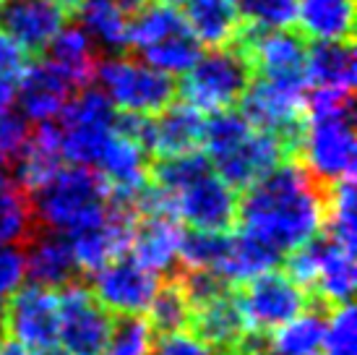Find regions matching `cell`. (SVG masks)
<instances>
[{"instance_id": "7a4b0ae2", "label": "cell", "mask_w": 357, "mask_h": 355, "mask_svg": "<svg viewBox=\"0 0 357 355\" xmlns=\"http://www.w3.org/2000/svg\"><path fill=\"white\" fill-rule=\"evenodd\" d=\"M298 149L303 152L300 165L324 188L352 180L357 165L352 94L310 89Z\"/></svg>"}, {"instance_id": "44dd1931", "label": "cell", "mask_w": 357, "mask_h": 355, "mask_svg": "<svg viewBox=\"0 0 357 355\" xmlns=\"http://www.w3.org/2000/svg\"><path fill=\"white\" fill-rule=\"evenodd\" d=\"M183 227L178 219L162 217V215H144L133 225L130 236V256L136 259L151 275H169L180 261V243H183Z\"/></svg>"}, {"instance_id": "cb8c5ba5", "label": "cell", "mask_w": 357, "mask_h": 355, "mask_svg": "<svg viewBox=\"0 0 357 355\" xmlns=\"http://www.w3.org/2000/svg\"><path fill=\"white\" fill-rule=\"evenodd\" d=\"M279 261H282V256L274 248L264 246L261 240L238 230V233H227V238H225V248H222V256H219L214 275L227 287L245 285L250 280L277 269Z\"/></svg>"}, {"instance_id": "52a82bcc", "label": "cell", "mask_w": 357, "mask_h": 355, "mask_svg": "<svg viewBox=\"0 0 357 355\" xmlns=\"http://www.w3.org/2000/svg\"><path fill=\"white\" fill-rule=\"evenodd\" d=\"M253 81L248 58L240 48H214L201 52L193 68L180 79V97L201 115H217L240 105Z\"/></svg>"}, {"instance_id": "ba28073f", "label": "cell", "mask_w": 357, "mask_h": 355, "mask_svg": "<svg viewBox=\"0 0 357 355\" xmlns=\"http://www.w3.org/2000/svg\"><path fill=\"white\" fill-rule=\"evenodd\" d=\"M60 154L70 165L94 168L118 131V113L100 89H79L58 118Z\"/></svg>"}, {"instance_id": "7dc6e473", "label": "cell", "mask_w": 357, "mask_h": 355, "mask_svg": "<svg viewBox=\"0 0 357 355\" xmlns=\"http://www.w3.org/2000/svg\"><path fill=\"white\" fill-rule=\"evenodd\" d=\"M159 3H169V6H178V3H183V0H159Z\"/></svg>"}, {"instance_id": "e575fe53", "label": "cell", "mask_w": 357, "mask_h": 355, "mask_svg": "<svg viewBox=\"0 0 357 355\" xmlns=\"http://www.w3.org/2000/svg\"><path fill=\"white\" fill-rule=\"evenodd\" d=\"M243 29L253 31H284L298 21L295 0H238Z\"/></svg>"}, {"instance_id": "9c48e42d", "label": "cell", "mask_w": 357, "mask_h": 355, "mask_svg": "<svg viewBox=\"0 0 357 355\" xmlns=\"http://www.w3.org/2000/svg\"><path fill=\"white\" fill-rule=\"evenodd\" d=\"M235 300L250 337L268 335L307 308V293L279 269L240 285Z\"/></svg>"}, {"instance_id": "9a60e30c", "label": "cell", "mask_w": 357, "mask_h": 355, "mask_svg": "<svg viewBox=\"0 0 357 355\" xmlns=\"http://www.w3.org/2000/svg\"><path fill=\"white\" fill-rule=\"evenodd\" d=\"M91 170H97L102 180L107 183L112 201L130 204L133 209L151 183L149 152L126 131H120V126L115 136L109 138L107 149L102 152L100 162Z\"/></svg>"}, {"instance_id": "8fae6325", "label": "cell", "mask_w": 357, "mask_h": 355, "mask_svg": "<svg viewBox=\"0 0 357 355\" xmlns=\"http://www.w3.org/2000/svg\"><path fill=\"white\" fill-rule=\"evenodd\" d=\"M112 314L100 306L79 280L58 290V342L70 355H102L107 345Z\"/></svg>"}, {"instance_id": "7402d4cb", "label": "cell", "mask_w": 357, "mask_h": 355, "mask_svg": "<svg viewBox=\"0 0 357 355\" xmlns=\"http://www.w3.org/2000/svg\"><path fill=\"white\" fill-rule=\"evenodd\" d=\"M24 264H26V280H31V285L47 287V290H60L76 282L79 277V266L68 246V238L45 233V230H34L26 238Z\"/></svg>"}, {"instance_id": "bcb514c9", "label": "cell", "mask_w": 357, "mask_h": 355, "mask_svg": "<svg viewBox=\"0 0 357 355\" xmlns=\"http://www.w3.org/2000/svg\"><path fill=\"white\" fill-rule=\"evenodd\" d=\"M232 355H264V353L256 350L253 345H248V347H243V350H238V353H232Z\"/></svg>"}, {"instance_id": "484cf974", "label": "cell", "mask_w": 357, "mask_h": 355, "mask_svg": "<svg viewBox=\"0 0 357 355\" xmlns=\"http://www.w3.org/2000/svg\"><path fill=\"white\" fill-rule=\"evenodd\" d=\"M357 282L355 251L337 246L328 238H318V264L310 290L328 306H344L352 300Z\"/></svg>"}, {"instance_id": "ee69618b", "label": "cell", "mask_w": 357, "mask_h": 355, "mask_svg": "<svg viewBox=\"0 0 357 355\" xmlns=\"http://www.w3.org/2000/svg\"><path fill=\"white\" fill-rule=\"evenodd\" d=\"M31 355H70V353H66L63 347H47V350H42V353H31Z\"/></svg>"}, {"instance_id": "7c38bea8", "label": "cell", "mask_w": 357, "mask_h": 355, "mask_svg": "<svg viewBox=\"0 0 357 355\" xmlns=\"http://www.w3.org/2000/svg\"><path fill=\"white\" fill-rule=\"evenodd\" d=\"M305 97L307 89L287 87V84H274L266 79L250 81L245 94L240 99L243 115L256 126L279 136L289 147V152L298 147L303 120H305Z\"/></svg>"}, {"instance_id": "60d3db41", "label": "cell", "mask_w": 357, "mask_h": 355, "mask_svg": "<svg viewBox=\"0 0 357 355\" xmlns=\"http://www.w3.org/2000/svg\"><path fill=\"white\" fill-rule=\"evenodd\" d=\"M154 355H219V353L211 350L208 345H204L190 329H183V332L159 335L157 345H154Z\"/></svg>"}, {"instance_id": "1f68e13d", "label": "cell", "mask_w": 357, "mask_h": 355, "mask_svg": "<svg viewBox=\"0 0 357 355\" xmlns=\"http://www.w3.org/2000/svg\"><path fill=\"white\" fill-rule=\"evenodd\" d=\"M328 240L349 251L357 248V194L355 180H342L326 188V219Z\"/></svg>"}, {"instance_id": "5bb4252c", "label": "cell", "mask_w": 357, "mask_h": 355, "mask_svg": "<svg viewBox=\"0 0 357 355\" xmlns=\"http://www.w3.org/2000/svg\"><path fill=\"white\" fill-rule=\"evenodd\" d=\"M6 335L13 345L29 353H42L58 345V290L40 285L19 287L6 300Z\"/></svg>"}, {"instance_id": "4fadbf2b", "label": "cell", "mask_w": 357, "mask_h": 355, "mask_svg": "<svg viewBox=\"0 0 357 355\" xmlns=\"http://www.w3.org/2000/svg\"><path fill=\"white\" fill-rule=\"evenodd\" d=\"M159 285L162 280L157 275L144 269L133 256L123 254L91 272L89 290L107 314L141 316L149 311Z\"/></svg>"}, {"instance_id": "ac0fdd59", "label": "cell", "mask_w": 357, "mask_h": 355, "mask_svg": "<svg viewBox=\"0 0 357 355\" xmlns=\"http://www.w3.org/2000/svg\"><path fill=\"white\" fill-rule=\"evenodd\" d=\"M73 94H76V89L70 87L50 63H45V60L29 63V68L21 73L19 87H16V105L21 108L19 115L34 126L55 123Z\"/></svg>"}, {"instance_id": "5b68a950", "label": "cell", "mask_w": 357, "mask_h": 355, "mask_svg": "<svg viewBox=\"0 0 357 355\" xmlns=\"http://www.w3.org/2000/svg\"><path fill=\"white\" fill-rule=\"evenodd\" d=\"M128 48H133L144 63L167 76H185L193 63L201 58V42L190 31L188 21L178 6L149 0L133 16L128 34Z\"/></svg>"}, {"instance_id": "4dcf8cb0", "label": "cell", "mask_w": 357, "mask_h": 355, "mask_svg": "<svg viewBox=\"0 0 357 355\" xmlns=\"http://www.w3.org/2000/svg\"><path fill=\"white\" fill-rule=\"evenodd\" d=\"M31 233L29 194L16 183L10 170H0V246H21Z\"/></svg>"}, {"instance_id": "7bdbcfd3", "label": "cell", "mask_w": 357, "mask_h": 355, "mask_svg": "<svg viewBox=\"0 0 357 355\" xmlns=\"http://www.w3.org/2000/svg\"><path fill=\"white\" fill-rule=\"evenodd\" d=\"M0 355H31V353H29V350H24V347H19V345H13V342H10V345H6L3 350H0Z\"/></svg>"}, {"instance_id": "836d02e7", "label": "cell", "mask_w": 357, "mask_h": 355, "mask_svg": "<svg viewBox=\"0 0 357 355\" xmlns=\"http://www.w3.org/2000/svg\"><path fill=\"white\" fill-rule=\"evenodd\" d=\"M157 332L144 316H118L102 355H154Z\"/></svg>"}, {"instance_id": "e0dca14e", "label": "cell", "mask_w": 357, "mask_h": 355, "mask_svg": "<svg viewBox=\"0 0 357 355\" xmlns=\"http://www.w3.org/2000/svg\"><path fill=\"white\" fill-rule=\"evenodd\" d=\"M0 29L29 50H47L55 34L68 24L66 6L55 0H6L0 3Z\"/></svg>"}, {"instance_id": "8d00e7d4", "label": "cell", "mask_w": 357, "mask_h": 355, "mask_svg": "<svg viewBox=\"0 0 357 355\" xmlns=\"http://www.w3.org/2000/svg\"><path fill=\"white\" fill-rule=\"evenodd\" d=\"M326 355H357V316L352 303L334 306L326 316V335H324Z\"/></svg>"}, {"instance_id": "f6af8a7d", "label": "cell", "mask_w": 357, "mask_h": 355, "mask_svg": "<svg viewBox=\"0 0 357 355\" xmlns=\"http://www.w3.org/2000/svg\"><path fill=\"white\" fill-rule=\"evenodd\" d=\"M6 321H3V311H0V350H3V347H6Z\"/></svg>"}, {"instance_id": "d6986e66", "label": "cell", "mask_w": 357, "mask_h": 355, "mask_svg": "<svg viewBox=\"0 0 357 355\" xmlns=\"http://www.w3.org/2000/svg\"><path fill=\"white\" fill-rule=\"evenodd\" d=\"M188 329L219 355H232L250 345V335L232 293L211 298L193 308Z\"/></svg>"}, {"instance_id": "f546056e", "label": "cell", "mask_w": 357, "mask_h": 355, "mask_svg": "<svg viewBox=\"0 0 357 355\" xmlns=\"http://www.w3.org/2000/svg\"><path fill=\"white\" fill-rule=\"evenodd\" d=\"M326 335V316L305 308L292 321L268 332L264 355H321Z\"/></svg>"}, {"instance_id": "d6a6232c", "label": "cell", "mask_w": 357, "mask_h": 355, "mask_svg": "<svg viewBox=\"0 0 357 355\" xmlns=\"http://www.w3.org/2000/svg\"><path fill=\"white\" fill-rule=\"evenodd\" d=\"M146 314H149V324L154 326V332H159V335L188 329L193 308H190V300L178 277L159 285L157 296H154Z\"/></svg>"}, {"instance_id": "f35d334b", "label": "cell", "mask_w": 357, "mask_h": 355, "mask_svg": "<svg viewBox=\"0 0 357 355\" xmlns=\"http://www.w3.org/2000/svg\"><path fill=\"white\" fill-rule=\"evenodd\" d=\"M26 280L24 264V248L21 246H0V303H6Z\"/></svg>"}, {"instance_id": "6da1fadb", "label": "cell", "mask_w": 357, "mask_h": 355, "mask_svg": "<svg viewBox=\"0 0 357 355\" xmlns=\"http://www.w3.org/2000/svg\"><path fill=\"white\" fill-rule=\"evenodd\" d=\"M326 219V188L300 162L284 159L238 198V225L279 256L316 240Z\"/></svg>"}, {"instance_id": "f1b7e54d", "label": "cell", "mask_w": 357, "mask_h": 355, "mask_svg": "<svg viewBox=\"0 0 357 355\" xmlns=\"http://www.w3.org/2000/svg\"><path fill=\"white\" fill-rule=\"evenodd\" d=\"M303 37L313 42L352 40L355 0H295Z\"/></svg>"}, {"instance_id": "74e56055", "label": "cell", "mask_w": 357, "mask_h": 355, "mask_svg": "<svg viewBox=\"0 0 357 355\" xmlns=\"http://www.w3.org/2000/svg\"><path fill=\"white\" fill-rule=\"evenodd\" d=\"M31 133V126L19 113L0 115V170H10Z\"/></svg>"}, {"instance_id": "d590c367", "label": "cell", "mask_w": 357, "mask_h": 355, "mask_svg": "<svg viewBox=\"0 0 357 355\" xmlns=\"http://www.w3.org/2000/svg\"><path fill=\"white\" fill-rule=\"evenodd\" d=\"M225 238L227 233H204V230H190L183 233V243H180V261L183 272H208L214 275L225 248Z\"/></svg>"}, {"instance_id": "83f0119b", "label": "cell", "mask_w": 357, "mask_h": 355, "mask_svg": "<svg viewBox=\"0 0 357 355\" xmlns=\"http://www.w3.org/2000/svg\"><path fill=\"white\" fill-rule=\"evenodd\" d=\"M357 81L352 40L313 42L307 48V84L310 89H328L352 94Z\"/></svg>"}, {"instance_id": "603a6c76", "label": "cell", "mask_w": 357, "mask_h": 355, "mask_svg": "<svg viewBox=\"0 0 357 355\" xmlns=\"http://www.w3.org/2000/svg\"><path fill=\"white\" fill-rule=\"evenodd\" d=\"M45 52H47L45 63H50L76 92L86 89L94 81L97 63H100V55H97L100 50L79 24H66L55 34V40L47 45Z\"/></svg>"}, {"instance_id": "4316f807", "label": "cell", "mask_w": 357, "mask_h": 355, "mask_svg": "<svg viewBox=\"0 0 357 355\" xmlns=\"http://www.w3.org/2000/svg\"><path fill=\"white\" fill-rule=\"evenodd\" d=\"M183 16L201 48H229L243 29L238 0H183Z\"/></svg>"}, {"instance_id": "2e32d148", "label": "cell", "mask_w": 357, "mask_h": 355, "mask_svg": "<svg viewBox=\"0 0 357 355\" xmlns=\"http://www.w3.org/2000/svg\"><path fill=\"white\" fill-rule=\"evenodd\" d=\"M139 219V212L130 204L112 201V209L107 217L100 219L97 225L81 230L76 236L68 238V246L73 251L79 272H97L100 266L109 264L112 259L123 256L130 246L133 225Z\"/></svg>"}, {"instance_id": "d4e9b609", "label": "cell", "mask_w": 357, "mask_h": 355, "mask_svg": "<svg viewBox=\"0 0 357 355\" xmlns=\"http://www.w3.org/2000/svg\"><path fill=\"white\" fill-rule=\"evenodd\" d=\"M60 168H63V154H60L58 129L55 123H40L31 129L21 154L10 165V175L16 178V183L26 194H31L42 183H47Z\"/></svg>"}, {"instance_id": "277c9868", "label": "cell", "mask_w": 357, "mask_h": 355, "mask_svg": "<svg viewBox=\"0 0 357 355\" xmlns=\"http://www.w3.org/2000/svg\"><path fill=\"white\" fill-rule=\"evenodd\" d=\"M34 230L70 238L97 225L112 209V194L100 173L91 168L66 165L29 194Z\"/></svg>"}, {"instance_id": "3957f363", "label": "cell", "mask_w": 357, "mask_h": 355, "mask_svg": "<svg viewBox=\"0 0 357 355\" xmlns=\"http://www.w3.org/2000/svg\"><path fill=\"white\" fill-rule=\"evenodd\" d=\"M204 157L227 186L248 188L271 170H277L289 154V147L274 133L256 129L243 113L225 110L204 126Z\"/></svg>"}, {"instance_id": "ab89813d", "label": "cell", "mask_w": 357, "mask_h": 355, "mask_svg": "<svg viewBox=\"0 0 357 355\" xmlns=\"http://www.w3.org/2000/svg\"><path fill=\"white\" fill-rule=\"evenodd\" d=\"M29 63V50L19 45L6 29H0V79L19 81Z\"/></svg>"}, {"instance_id": "8992f818", "label": "cell", "mask_w": 357, "mask_h": 355, "mask_svg": "<svg viewBox=\"0 0 357 355\" xmlns=\"http://www.w3.org/2000/svg\"><path fill=\"white\" fill-rule=\"evenodd\" d=\"M94 81H100V92L120 115L154 118L169 108L178 94V84L172 76L151 68L136 55H107L97 63Z\"/></svg>"}, {"instance_id": "ffe728a7", "label": "cell", "mask_w": 357, "mask_h": 355, "mask_svg": "<svg viewBox=\"0 0 357 355\" xmlns=\"http://www.w3.org/2000/svg\"><path fill=\"white\" fill-rule=\"evenodd\" d=\"M149 0H76L79 27L109 55L128 48L130 21Z\"/></svg>"}, {"instance_id": "b9f144b4", "label": "cell", "mask_w": 357, "mask_h": 355, "mask_svg": "<svg viewBox=\"0 0 357 355\" xmlns=\"http://www.w3.org/2000/svg\"><path fill=\"white\" fill-rule=\"evenodd\" d=\"M13 105H16V81L0 79V115L13 113Z\"/></svg>"}, {"instance_id": "30bf717a", "label": "cell", "mask_w": 357, "mask_h": 355, "mask_svg": "<svg viewBox=\"0 0 357 355\" xmlns=\"http://www.w3.org/2000/svg\"><path fill=\"white\" fill-rule=\"evenodd\" d=\"M248 58L256 79L287 84L310 92L307 84V45L295 31H253L240 29L235 42Z\"/></svg>"}]
</instances>
